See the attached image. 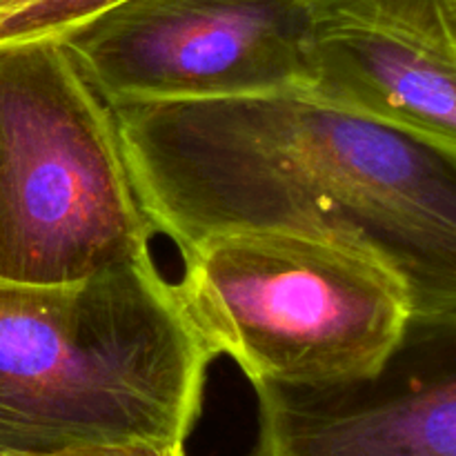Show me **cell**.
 I'll return each mask as SVG.
<instances>
[{
  "instance_id": "6da1fadb",
  "label": "cell",
  "mask_w": 456,
  "mask_h": 456,
  "mask_svg": "<svg viewBox=\"0 0 456 456\" xmlns=\"http://www.w3.org/2000/svg\"><path fill=\"white\" fill-rule=\"evenodd\" d=\"M156 232L178 252L245 227L379 258L412 319L456 316V159L305 92L111 107Z\"/></svg>"
},
{
  "instance_id": "7a4b0ae2",
  "label": "cell",
  "mask_w": 456,
  "mask_h": 456,
  "mask_svg": "<svg viewBox=\"0 0 456 456\" xmlns=\"http://www.w3.org/2000/svg\"><path fill=\"white\" fill-rule=\"evenodd\" d=\"M214 359L154 256L65 285L0 281V456L185 445Z\"/></svg>"
},
{
  "instance_id": "3957f363",
  "label": "cell",
  "mask_w": 456,
  "mask_h": 456,
  "mask_svg": "<svg viewBox=\"0 0 456 456\" xmlns=\"http://www.w3.org/2000/svg\"><path fill=\"white\" fill-rule=\"evenodd\" d=\"M156 234L114 110L65 40L0 43V281L92 279L151 258Z\"/></svg>"
},
{
  "instance_id": "277c9868",
  "label": "cell",
  "mask_w": 456,
  "mask_h": 456,
  "mask_svg": "<svg viewBox=\"0 0 456 456\" xmlns=\"http://www.w3.org/2000/svg\"><path fill=\"white\" fill-rule=\"evenodd\" d=\"M181 258L176 292L187 316L252 386L372 377L412 321L408 288L390 267L323 236L212 232Z\"/></svg>"
},
{
  "instance_id": "5b68a950",
  "label": "cell",
  "mask_w": 456,
  "mask_h": 456,
  "mask_svg": "<svg viewBox=\"0 0 456 456\" xmlns=\"http://www.w3.org/2000/svg\"><path fill=\"white\" fill-rule=\"evenodd\" d=\"M118 105L303 92L305 0H125L62 36Z\"/></svg>"
},
{
  "instance_id": "8992f818",
  "label": "cell",
  "mask_w": 456,
  "mask_h": 456,
  "mask_svg": "<svg viewBox=\"0 0 456 456\" xmlns=\"http://www.w3.org/2000/svg\"><path fill=\"white\" fill-rule=\"evenodd\" d=\"M254 392L248 456H456V316L410 321L372 377Z\"/></svg>"
},
{
  "instance_id": "52a82bcc",
  "label": "cell",
  "mask_w": 456,
  "mask_h": 456,
  "mask_svg": "<svg viewBox=\"0 0 456 456\" xmlns=\"http://www.w3.org/2000/svg\"><path fill=\"white\" fill-rule=\"evenodd\" d=\"M310 85L456 159V0H305Z\"/></svg>"
},
{
  "instance_id": "ba28073f",
  "label": "cell",
  "mask_w": 456,
  "mask_h": 456,
  "mask_svg": "<svg viewBox=\"0 0 456 456\" xmlns=\"http://www.w3.org/2000/svg\"><path fill=\"white\" fill-rule=\"evenodd\" d=\"M125 0H29L0 27V43L36 38H62L98 13Z\"/></svg>"
},
{
  "instance_id": "9c48e42d",
  "label": "cell",
  "mask_w": 456,
  "mask_h": 456,
  "mask_svg": "<svg viewBox=\"0 0 456 456\" xmlns=\"http://www.w3.org/2000/svg\"><path fill=\"white\" fill-rule=\"evenodd\" d=\"M38 456H185L183 444H159V441H123V444H94L67 448L61 452Z\"/></svg>"
},
{
  "instance_id": "30bf717a",
  "label": "cell",
  "mask_w": 456,
  "mask_h": 456,
  "mask_svg": "<svg viewBox=\"0 0 456 456\" xmlns=\"http://www.w3.org/2000/svg\"><path fill=\"white\" fill-rule=\"evenodd\" d=\"M27 4H29V0H0V27Z\"/></svg>"
}]
</instances>
